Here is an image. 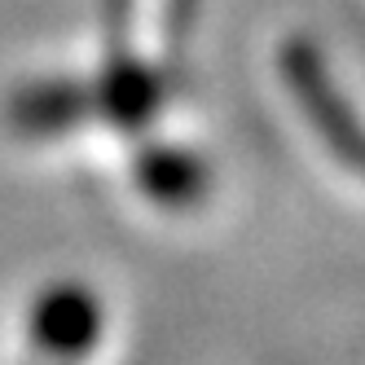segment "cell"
Segmentation results:
<instances>
[{
	"label": "cell",
	"instance_id": "277c9868",
	"mask_svg": "<svg viewBox=\"0 0 365 365\" xmlns=\"http://www.w3.org/2000/svg\"><path fill=\"white\" fill-rule=\"evenodd\" d=\"M93 106H97V97H88L75 84H44L14 101V119L22 133H62L75 119H84Z\"/></svg>",
	"mask_w": 365,
	"mask_h": 365
},
{
	"label": "cell",
	"instance_id": "7a4b0ae2",
	"mask_svg": "<svg viewBox=\"0 0 365 365\" xmlns=\"http://www.w3.org/2000/svg\"><path fill=\"white\" fill-rule=\"evenodd\" d=\"M31 326H36V344L48 356L80 361L101 334V308H97L88 286L58 282L40 295V304L31 312Z\"/></svg>",
	"mask_w": 365,
	"mask_h": 365
},
{
	"label": "cell",
	"instance_id": "5b68a950",
	"mask_svg": "<svg viewBox=\"0 0 365 365\" xmlns=\"http://www.w3.org/2000/svg\"><path fill=\"white\" fill-rule=\"evenodd\" d=\"M58 365H75V361H66V356H58Z\"/></svg>",
	"mask_w": 365,
	"mask_h": 365
},
{
	"label": "cell",
	"instance_id": "3957f363",
	"mask_svg": "<svg viewBox=\"0 0 365 365\" xmlns=\"http://www.w3.org/2000/svg\"><path fill=\"white\" fill-rule=\"evenodd\" d=\"M137 176L145 194L163 207H190L207 190V168L185 150H145V159L137 163Z\"/></svg>",
	"mask_w": 365,
	"mask_h": 365
},
{
	"label": "cell",
	"instance_id": "6da1fadb",
	"mask_svg": "<svg viewBox=\"0 0 365 365\" xmlns=\"http://www.w3.org/2000/svg\"><path fill=\"white\" fill-rule=\"evenodd\" d=\"M282 71H286V84H291L295 101L312 119V128H317V137L326 141V150L344 168H361V159H365V128H361L356 110L348 106V97L339 93V84L330 80L322 48L308 44V40L286 44Z\"/></svg>",
	"mask_w": 365,
	"mask_h": 365
}]
</instances>
